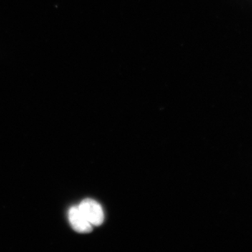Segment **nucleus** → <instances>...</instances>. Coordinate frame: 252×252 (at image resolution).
<instances>
[{"mask_svg": "<svg viewBox=\"0 0 252 252\" xmlns=\"http://www.w3.org/2000/svg\"><path fill=\"white\" fill-rule=\"evenodd\" d=\"M78 207L91 225L99 226L102 224L104 219L103 210L95 200L85 199Z\"/></svg>", "mask_w": 252, "mask_h": 252, "instance_id": "nucleus-1", "label": "nucleus"}, {"mask_svg": "<svg viewBox=\"0 0 252 252\" xmlns=\"http://www.w3.org/2000/svg\"><path fill=\"white\" fill-rule=\"evenodd\" d=\"M68 217L69 223L75 231L79 233H89L92 231L93 225L81 213L79 207H71L68 213Z\"/></svg>", "mask_w": 252, "mask_h": 252, "instance_id": "nucleus-2", "label": "nucleus"}]
</instances>
